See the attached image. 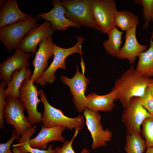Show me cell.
<instances>
[{"mask_svg": "<svg viewBox=\"0 0 153 153\" xmlns=\"http://www.w3.org/2000/svg\"><path fill=\"white\" fill-rule=\"evenodd\" d=\"M153 83V78L138 73L132 65L116 80L111 91L116 93L115 101L119 100L124 108L132 98L141 97Z\"/></svg>", "mask_w": 153, "mask_h": 153, "instance_id": "1", "label": "cell"}, {"mask_svg": "<svg viewBox=\"0 0 153 153\" xmlns=\"http://www.w3.org/2000/svg\"><path fill=\"white\" fill-rule=\"evenodd\" d=\"M38 90L44 108L41 121L42 125L46 128L62 126L69 130L75 129V130L80 131L82 128L85 121L83 115L80 114L75 118L66 116L61 109L56 108L50 105L42 89Z\"/></svg>", "mask_w": 153, "mask_h": 153, "instance_id": "2", "label": "cell"}, {"mask_svg": "<svg viewBox=\"0 0 153 153\" xmlns=\"http://www.w3.org/2000/svg\"><path fill=\"white\" fill-rule=\"evenodd\" d=\"M42 18L32 17L0 28V41L7 51L10 53L17 48L21 40L31 30L39 26L37 22Z\"/></svg>", "mask_w": 153, "mask_h": 153, "instance_id": "3", "label": "cell"}, {"mask_svg": "<svg viewBox=\"0 0 153 153\" xmlns=\"http://www.w3.org/2000/svg\"><path fill=\"white\" fill-rule=\"evenodd\" d=\"M77 42L75 45L69 48H63L55 44L54 45V55L53 61L49 67L44 71L42 76L36 82L37 84L44 87L47 83L52 84L56 78L55 73L58 69H66L65 60L70 55L75 53L81 55L83 52L82 49V44L85 38L77 36Z\"/></svg>", "mask_w": 153, "mask_h": 153, "instance_id": "4", "label": "cell"}, {"mask_svg": "<svg viewBox=\"0 0 153 153\" xmlns=\"http://www.w3.org/2000/svg\"><path fill=\"white\" fill-rule=\"evenodd\" d=\"M90 7L99 31L107 34L116 27L114 17L118 11L113 0H90Z\"/></svg>", "mask_w": 153, "mask_h": 153, "instance_id": "5", "label": "cell"}, {"mask_svg": "<svg viewBox=\"0 0 153 153\" xmlns=\"http://www.w3.org/2000/svg\"><path fill=\"white\" fill-rule=\"evenodd\" d=\"M90 0H60L66 10L65 17L80 26L99 31L90 7Z\"/></svg>", "mask_w": 153, "mask_h": 153, "instance_id": "6", "label": "cell"}, {"mask_svg": "<svg viewBox=\"0 0 153 153\" xmlns=\"http://www.w3.org/2000/svg\"><path fill=\"white\" fill-rule=\"evenodd\" d=\"M6 104L3 112V117L7 123L13 126L16 133L22 136L33 126L25 116L23 103L19 98L6 97Z\"/></svg>", "mask_w": 153, "mask_h": 153, "instance_id": "7", "label": "cell"}, {"mask_svg": "<svg viewBox=\"0 0 153 153\" xmlns=\"http://www.w3.org/2000/svg\"><path fill=\"white\" fill-rule=\"evenodd\" d=\"M20 91L19 99L27 112L29 123L33 126L41 122L43 114L38 111L37 108L41 101L38 97L37 86L30 79H26L22 84Z\"/></svg>", "mask_w": 153, "mask_h": 153, "instance_id": "8", "label": "cell"}, {"mask_svg": "<svg viewBox=\"0 0 153 153\" xmlns=\"http://www.w3.org/2000/svg\"><path fill=\"white\" fill-rule=\"evenodd\" d=\"M76 73L72 78H69L64 75L60 77L62 83L69 87L76 110L79 113H82L87 108L88 101L85 92L90 80L85 76L84 74L80 73L78 65L76 66Z\"/></svg>", "mask_w": 153, "mask_h": 153, "instance_id": "9", "label": "cell"}, {"mask_svg": "<svg viewBox=\"0 0 153 153\" xmlns=\"http://www.w3.org/2000/svg\"><path fill=\"white\" fill-rule=\"evenodd\" d=\"M121 119L126 128L127 134H141V127L144 121L150 114L136 101L132 98L124 108Z\"/></svg>", "mask_w": 153, "mask_h": 153, "instance_id": "10", "label": "cell"}, {"mask_svg": "<svg viewBox=\"0 0 153 153\" xmlns=\"http://www.w3.org/2000/svg\"><path fill=\"white\" fill-rule=\"evenodd\" d=\"M83 112L86 125L92 139V150L100 146H105L107 144V142L111 141L112 134L107 129H103L101 122V114L98 112L93 111L88 108Z\"/></svg>", "mask_w": 153, "mask_h": 153, "instance_id": "11", "label": "cell"}, {"mask_svg": "<svg viewBox=\"0 0 153 153\" xmlns=\"http://www.w3.org/2000/svg\"><path fill=\"white\" fill-rule=\"evenodd\" d=\"M52 41V37H49L39 44V48L32 62L34 70L30 79L33 82L36 83L42 76L48 68V60L54 56L55 44Z\"/></svg>", "mask_w": 153, "mask_h": 153, "instance_id": "12", "label": "cell"}, {"mask_svg": "<svg viewBox=\"0 0 153 153\" xmlns=\"http://www.w3.org/2000/svg\"><path fill=\"white\" fill-rule=\"evenodd\" d=\"M54 31L50 22L46 20L25 37L20 41L17 48L25 52L31 53L34 56L36 52L38 45L46 38L52 36Z\"/></svg>", "mask_w": 153, "mask_h": 153, "instance_id": "13", "label": "cell"}, {"mask_svg": "<svg viewBox=\"0 0 153 153\" xmlns=\"http://www.w3.org/2000/svg\"><path fill=\"white\" fill-rule=\"evenodd\" d=\"M31 53L25 52L17 48L14 54L0 64V78L7 84L10 80L13 73L17 70L27 68Z\"/></svg>", "mask_w": 153, "mask_h": 153, "instance_id": "14", "label": "cell"}, {"mask_svg": "<svg viewBox=\"0 0 153 153\" xmlns=\"http://www.w3.org/2000/svg\"><path fill=\"white\" fill-rule=\"evenodd\" d=\"M52 5L53 7L49 12L42 13L36 16L37 18H42L49 22L54 31H65L69 27L80 28L81 26L67 19L65 14L66 10L62 5L60 0H54Z\"/></svg>", "mask_w": 153, "mask_h": 153, "instance_id": "15", "label": "cell"}, {"mask_svg": "<svg viewBox=\"0 0 153 153\" xmlns=\"http://www.w3.org/2000/svg\"><path fill=\"white\" fill-rule=\"evenodd\" d=\"M136 27H132L126 31L125 44L117 58L127 59L131 64L134 63L136 58L141 53L148 49L146 45H141L138 42L136 35Z\"/></svg>", "mask_w": 153, "mask_h": 153, "instance_id": "16", "label": "cell"}, {"mask_svg": "<svg viewBox=\"0 0 153 153\" xmlns=\"http://www.w3.org/2000/svg\"><path fill=\"white\" fill-rule=\"evenodd\" d=\"M41 130L38 135L30 140V146L33 148L46 150L47 144L53 141L64 143L65 138L62 135L66 128L63 126H56L50 128L41 126Z\"/></svg>", "mask_w": 153, "mask_h": 153, "instance_id": "17", "label": "cell"}, {"mask_svg": "<svg viewBox=\"0 0 153 153\" xmlns=\"http://www.w3.org/2000/svg\"><path fill=\"white\" fill-rule=\"evenodd\" d=\"M32 17L31 14H25L20 11L16 0H8L0 8V27L27 20Z\"/></svg>", "mask_w": 153, "mask_h": 153, "instance_id": "18", "label": "cell"}, {"mask_svg": "<svg viewBox=\"0 0 153 153\" xmlns=\"http://www.w3.org/2000/svg\"><path fill=\"white\" fill-rule=\"evenodd\" d=\"M88 100L87 108L95 112L111 111L115 107L116 93L111 91L109 94L103 95H97L93 92L86 96Z\"/></svg>", "mask_w": 153, "mask_h": 153, "instance_id": "19", "label": "cell"}, {"mask_svg": "<svg viewBox=\"0 0 153 153\" xmlns=\"http://www.w3.org/2000/svg\"><path fill=\"white\" fill-rule=\"evenodd\" d=\"M31 74V70L28 67L14 71L5 90V97L9 96L15 99L19 98L21 86L25 79H30Z\"/></svg>", "mask_w": 153, "mask_h": 153, "instance_id": "20", "label": "cell"}, {"mask_svg": "<svg viewBox=\"0 0 153 153\" xmlns=\"http://www.w3.org/2000/svg\"><path fill=\"white\" fill-rule=\"evenodd\" d=\"M37 125H34L18 139V143L12 145L13 147L17 148L22 153H55L56 148L52 149L53 145L50 144L46 150H41L32 148L30 145L29 141L31 137L37 129Z\"/></svg>", "mask_w": 153, "mask_h": 153, "instance_id": "21", "label": "cell"}, {"mask_svg": "<svg viewBox=\"0 0 153 153\" xmlns=\"http://www.w3.org/2000/svg\"><path fill=\"white\" fill-rule=\"evenodd\" d=\"M153 31L150 42V47L141 53L136 69L141 74L153 78Z\"/></svg>", "mask_w": 153, "mask_h": 153, "instance_id": "22", "label": "cell"}, {"mask_svg": "<svg viewBox=\"0 0 153 153\" xmlns=\"http://www.w3.org/2000/svg\"><path fill=\"white\" fill-rule=\"evenodd\" d=\"M123 33L115 27L108 33V39L104 41L103 45L110 55L117 58L120 50Z\"/></svg>", "mask_w": 153, "mask_h": 153, "instance_id": "23", "label": "cell"}, {"mask_svg": "<svg viewBox=\"0 0 153 153\" xmlns=\"http://www.w3.org/2000/svg\"><path fill=\"white\" fill-rule=\"evenodd\" d=\"M114 21L116 27L126 31L137 26L139 21L137 16L128 11H117L115 14Z\"/></svg>", "mask_w": 153, "mask_h": 153, "instance_id": "24", "label": "cell"}, {"mask_svg": "<svg viewBox=\"0 0 153 153\" xmlns=\"http://www.w3.org/2000/svg\"><path fill=\"white\" fill-rule=\"evenodd\" d=\"M125 150L126 153H143L147 148L146 142L140 134L126 135Z\"/></svg>", "mask_w": 153, "mask_h": 153, "instance_id": "25", "label": "cell"}, {"mask_svg": "<svg viewBox=\"0 0 153 153\" xmlns=\"http://www.w3.org/2000/svg\"><path fill=\"white\" fill-rule=\"evenodd\" d=\"M141 126V134L145 139L147 147H153V115L145 119Z\"/></svg>", "mask_w": 153, "mask_h": 153, "instance_id": "26", "label": "cell"}, {"mask_svg": "<svg viewBox=\"0 0 153 153\" xmlns=\"http://www.w3.org/2000/svg\"><path fill=\"white\" fill-rule=\"evenodd\" d=\"M134 4H139L143 7L144 20L145 22L142 27L148 28L150 22H153V0H136L134 1Z\"/></svg>", "mask_w": 153, "mask_h": 153, "instance_id": "27", "label": "cell"}, {"mask_svg": "<svg viewBox=\"0 0 153 153\" xmlns=\"http://www.w3.org/2000/svg\"><path fill=\"white\" fill-rule=\"evenodd\" d=\"M153 86V83L148 87L143 95L135 97L137 102L146 109L151 115H153V96L152 91Z\"/></svg>", "mask_w": 153, "mask_h": 153, "instance_id": "28", "label": "cell"}, {"mask_svg": "<svg viewBox=\"0 0 153 153\" xmlns=\"http://www.w3.org/2000/svg\"><path fill=\"white\" fill-rule=\"evenodd\" d=\"M79 130H75L74 134L70 141H65L62 147L60 148L57 146V150L55 153H76L73 148L72 146L73 141L76 137L77 136ZM89 151L86 148H84L80 153H89Z\"/></svg>", "mask_w": 153, "mask_h": 153, "instance_id": "29", "label": "cell"}, {"mask_svg": "<svg viewBox=\"0 0 153 153\" xmlns=\"http://www.w3.org/2000/svg\"><path fill=\"white\" fill-rule=\"evenodd\" d=\"M7 86L3 80L0 82V128L2 129L5 126L3 114L4 108L6 104V97L5 95V88Z\"/></svg>", "mask_w": 153, "mask_h": 153, "instance_id": "30", "label": "cell"}, {"mask_svg": "<svg viewBox=\"0 0 153 153\" xmlns=\"http://www.w3.org/2000/svg\"><path fill=\"white\" fill-rule=\"evenodd\" d=\"M20 136L16 133L13 129L12 136L10 139L5 143H0V153H13L10 150V147L13 141L16 139H18Z\"/></svg>", "mask_w": 153, "mask_h": 153, "instance_id": "31", "label": "cell"}, {"mask_svg": "<svg viewBox=\"0 0 153 153\" xmlns=\"http://www.w3.org/2000/svg\"><path fill=\"white\" fill-rule=\"evenodd\" d=\"M80 64L82 71V73L84 74L85 71V64L84 62L83 59L82 58V55H81V60L80 63Z\"/></svg>", "mask_w": 153, "mask_h": 153, "instance_id": "32", "label": "cell"}, {"mask_svg": "<svg viewBox=\"0 0 153 153\" xmlns=\"http://www.w3.org/2000/svg\"><path fill=\"white\" fill-rule=\"evenodd\" d=\"M145 153H153V147H147Z\"/></svg>", "mask_w": 153, "mask_h": 153, "instance_id": "33", "label": "cell"}, {"mask_svg": "<svg viewBox=\"0 0 153 153\" xmlns=\"http://www.w3.org/2000/svg\"><path fill=\"white\" fill-rule=\"evenodd\" d=\"M12 150L13 153H22L16 147H14V148L12 149Z\"/></svg>", "mask_w": 153, "mask_h": 153, "instance_id": "34", "label": "cell"}, {"mask_svg": "<svg viewBox=\"0 0 153 153\" xmlns=\"http://www.w3.org/2000/svg\"><path fill=\"white\" fill-rule=\"evenodd\" d=\"M7 1L4 0H1L0 1V6H2L5 4Z\"/></svg>", "mask_w": 153, "mask_h": 153, "instance_id": "35", "label": "cell"}, {"mask_svg": "<svg viewBox=\"0 0 153 153\" xmlns=\"http://www.w3.org/2000/svg\"><path fill=\"white\" fill-rule=\"evenodd\" d=\"M152 95H153V87H152Z\"/></svg>", "mask_w": 153, "mask_h": 153, "instance_id": "36", "label": "cell"}]
</instances>
